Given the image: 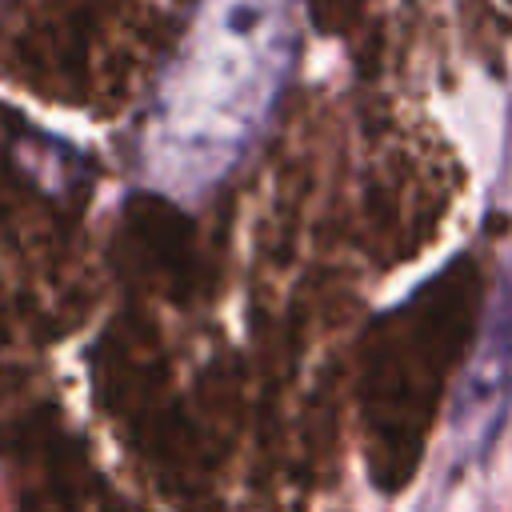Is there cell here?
Segmentation results:
<instances>
[{"mask_svg": "<svg viewBox=\"0 0 512 512\" xmlns=\"http://www.w3.org/2000/svg\"><path fill=\"white\" fill-rule=\"evenodd\" d=\"M508 412H512V264L504 268L496 284L476 348L452 396L448 424H452V440L460 456L480 460L496 444Z\"/></svg>", "mask_w": 512, "mask_h": 512, "instance_id": "7a4b0ae2", "label": "cell"}, {"mask_svg": "<svg viewBox=\"0 0 512 512\" xmlns=\"http://www.w3.org/2000/svg\"><path fill=\"white\" fill-rule=\"evenodd\" d=\"M300 0H204L144 120L148 180L180 200L212 192L260 140L288 84Z\"/></svg>", "mask_w": 512, "mask_h": 512, "instance_id": "6da1fadb", "label": "cell"}]
</instances>
